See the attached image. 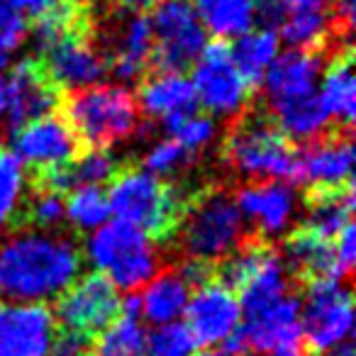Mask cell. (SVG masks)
<instances>
[{"mask_svg": "<svg viewBox=\"0 0 356 356\" xmlns=\"http://www.w3.org/2000/svg\"><path fill=\"white\" fill-rule=\"evenodd\" d=\"M83 254L71 237L25 229L0 242V300L47 305L81 278Z\"/></svg>", "mask_w": 356, "mask_h": 356, "instance_id": "obj_1", "label": "cell"}, {"mask_svg": "<svg viewBox=\"0 0 356 356\" xmlns=\"http://www.w3.org/2000/svg\"><path fill=\"white\" fill-rule=\"evenodd\" d=\"M105 195L115 220L132 225L152 239L171 237L186 208V198L176 186L163 184V178L152 176L144 168L118 171Z\"/></svg>", "mask_w": 356, "mask_h": 356, "instance_id": "obj_2", "label": "cell"}, {"mask_svg": "<svg viewBox=\"0 0 356 356\" xmlns=\"http://www.w3.org/2000/svg\"><path fill=\"white\" fill-rule=\"evenodd\" d=\"M81 254L95 273L105 276L122 293L142 291L159 273L161 264L154 239L120 220H108L100 229L90 232Z\"/></svg>", "mask_w": 356, "mask_h": 356, "instance_id": "obj_3", "label": "cell"}, {"mask_svg": "<svg viewBox=\"0 0 356 356\" xmlns=\"http://www.w3.org/2000/svg\"><path fill=\"white\" fill-rule=\"evenodd\" d=\"M244 227L247 222L234 203V195L222 188H208L186 203L176 229L188 259L213 266L242 244Z\"/></svg>", "mask_w": 356, "mask_h": 356, "instance_id": "obj_4", "label": "cell"}, {"mask_svg": "<svg viewBox=\"0 0 356 356\" xmlns=\"http://www.w3.org/2000/svg\"><path fill=\"white\" fill-rule=\"evenodd\" d=\"M66 120L81 144L108 149L132 137L139 127L137 98L124 86L98 83L76 90L66 100Z\"/></svg>", "mask_w": 356, "mask_h": 356, "instance_id": "obj_5", "label": "cell"}, {"mask_svg": "<svg viewBox=\"0 0 356 356\" xmlns=\"http://www.w3.org/2000/svg\"><path fill=\"white\" fill-rule=\"evenodd\" d=\"M225 161L249 181H296V149L268 118H244L225 139Z\"/></svg>", "mask_w": 356, "mask_h": 356, "instance_id": "obj_6", "label": "cell"}, {"mask_svg": "<svg viewBox=\"0 0 356 356\" xmlns=\"http://www.w3.org/2000/svg\"><path fill=\"white\" fill-rule=\"evenodd\" d=\"M302 341L315 354L349 344L354 332V298L341 281H310L300 300Z\"/></svg>", "mask_w": 356, "mask_h": 356, "instance_id": "obj_7", "label": "cell"}, {"mask_svg": "<svg viewBox=\"0 0 356 356\" xmlns=\"http://www.w3.org/2000/svg\"><path fill=\"white\" fill-rule=\"evenodd\" d=\"M188 79L193 86L195 103L213 120L239 118L252 100V86L234 66L229 44L220 40L205 47L193 64V76Z\"/></svg>", "mask_w": 356, "mask_h": 356, "instance_id": "obj_8", "label": "cell"}, {"mask_svg": "<svg viewBox=\"0 0 356 356\" xmlns=\"http://www.w3.org/2000/svg\"><path fill=\"white\" fill-rule=\"evenodd\" d=\"M149 22L154 35L152 64H156L159 71L184 74L208 47V32L200 25L191 0H161Z\"/></svg>", "mask_w": 356, "mask_h": 356, "instance_id": "obj_9", "label": "cell"}, {"mask_svg": "<svg viewBox=\"0 0 356 356\" xmlns=\"http://www.w3.org/2000/svg\"><path fill=\"white\" fill-rule=\"evenodd\" d=\"M40 56L42 71L56 86V90H86L103 83L105 74L110 71L105 51H100L90 40V25L61 35L47 49H42Z\"/></svg>", "mask_w": 356, "mask_h": 356, "instance_id": "obj_10", "label": "cell"}, {"mask_svg": "<svg viewBox=\"0 0 356 356\" xmlns=\"http://www.w3.org/2000/svg\"><path fill=\"white\" fill-rule=\"evenodd\" d=\"M186 330L203 349L222 346L242 327V305L232 288L220 278H208L191 291L186 307Z\"/></svg>", "mask_w": 356, "mask_h": 356, "instance_id": "obj_11", "label": "cell"}, {"mask_svg": "<svg viewBox=\"0 0 356 356\" xmlns=\"http://www.w3.org/2000/svg\"><path fill=\"white\" fill-rule=\"evenodd\" d=\"M259 20L291 49L317 51L337 30L330 0H261Z\"/></svg>", "mask_w": 356, "mask_h": 356, "instance_id": "obj_12", "label": "cell"}, {"mask_svg": "<svg viewBox=\"0 0 356 356\" xmlns=\"http://www.w3.org/2000/svg\"><path fill=\"white\" fill-rule=\"evenodd\" d=\"M120 305L122 296L118 288L100 273H88L56 298L54 320L64 330L83 337L100 334L120 317Z\"/></svg>", "mask_w": 356, "mask_h": 356, "instance_id": "obj_13", "label": "cell"}, {"mask_svg": "<svg viewBox=\"0 0 356 356\" xmlns=\"http://www.w3.org/2000/svg\"><path fill=\"white\" fill-rule=\"evenodd\" d=\"M15 156L22 166L35 168L37 173H49L64 168L81 154L83 144L79 142L64 115H44L40 120L22 124L15 129Z\"/></svg>", "mask_w": 356, "mask_h": 356, "instance_id": "obj_14", "label": "cell"}, {"mask_svg": "<svg viewBox=\"0 0 356 356\" xmlns=\"http://www.w3.org/2000/svg\"><path fill=\"white\" fill-rule=\"evenodd\" d=\"M234 203L244 222L261 234V242L291 232L298 215V193L286 181H252L237 191Z\"/></svg>", "mask_w": 356, "mask_h": 356, "instance_id": "obj_15", "label": "cell"}, {"mask_svg": "<svg viewBox=\"0 0 356 356\" xmlns=\"http://www.w3.org/2000/svg\"><path fill=\"white\" fill-rule=\"evenodd\" d=\"M354 144L346 134H322L296 152V181L305 184L310 193L337 191L351 184Z\"/></svg>", "mask_w": 356, "mask_h": 356, "instance_id": "obj_16", "label": "cell"}, {"mask_svg": "<svg viewBox=\"0 0 356 356\" xmlns=\"http://www.w3.org/2000/svg\"><path fill=\"white\" fill-rule=\"evenodd\" d=\"M54 334L56 320L47 305L0 300V356H49Z\"/></svg>", "mask_w": 356, "mask_h": 356, "instance_id": "obj_17", "label": "cell"}, {"mask_svg": "<svg viewBox=\"0 0 356 356\" xmlns=\"http://www.w3.org/2000/svg\"><path fill=\"white\" fill-rule=\"evenodd\" d=\"M322 71H325V61H322V56L317 51H281L261 81L264 98H266L268 108L315 95L322 79Z\"/></svg>", "mask_w": 356, "mask_h": 356, "instance_id": "obj_18", "label": "cell"}, {"mask_svg": "<svg viewBox=\"0 0 356 356\" xmlns=\"http://www.w3.org/2000/svg\"><path fill=\"white\" fill-rule=\"evenodd\" d=\"M244 344L249 351L266 356L273 349L293 341H302L300 332V300L298 296H286L281 300L264 305L259 310L244 312L239 327Z\"/></svg>", "mask_w": 356, "mask_h": 356, "instance_id": "obj_19", "label": "cell"}, {"mask_svg": "<svg viewBox=\"0 0 356 356\" xmlns=\"http://www.w3.org/2000/svg\"><path fill=\"white\" fill-rule=\"evenodd\" d=\"M8 81V113L6 120L13 127L51 115L59 105V90L47 79L35 59H25L6 74Z\"/></svg>", "mask_w": 356, "mask_h": 356, "instance_id": "obj_20", "label": "cell"}, {"mask_svg": "<svg viewBox=\"0 0 356 356\" xmlns=\"http://www.w3.org/2000/svg\"><path fill=\"white\" fill-rule=\"evenodd\" d=\"M108 69L120 81H137L147 74L154 59V35L147 15H127L115 25L110 49L105 54Z\"/></svg>", "mask_w": 356, "mask_h": 356, "instance_id": "obj_21", "label": "cell"}, {"mask_svg": "<svg viewBox=\"0 0 356 356\" xmlns=\"http://www.w3.org/2000/svg\"><path fill=\"white\" fill-rule=\"evenodd\" d=\"M137 108L147 118L159 120L166 127L173 120L193 113L198 103H195V93L188 76L176 74V71H156L139 86Z\"/></svg>", "mask_w": 356, "mask_h": 356, "instance_id": "obj_22", "label": "cell"}, {"mask_svg": "<svg viewBox=\"0 0 356 356\" xmlns=\"http://www.w3.org/2000/svg\"><path fill=\"white\" fill-rule=\"evenodd\" d=\"M288 271H296L310 281H346L349 273L341 268L334 252V239H322L307 229H293L283 247Z\"/></svg>", "mask_w": 356, "mask_h": 356, "instance_id": "obj_23", "label": "cell"}, {"mask_svg": "<svg viewBox=\"0 0 356 356\" xmlns=\"http://www.w3.org/2000/svg\"><path fill=\"white\" fill-rule=\"evenodd\" d=\"M191 291L193 288L181 276V271H159L142 288V293H137L139 317H144L154 327L173 325L186 315Z\"/></svg>", "mask_w": 356, "mask_h": 356, "instance_id": "obj_24", "label": "cell"}, {"mask_svg": "<svg viewBox=\"0 0 356 356\" xmlns=\"http://www.w3.org/2000/svg\"><path fill=\"white\" fill-rule=\"evenodd\" d=\"M115 176H118V159L108 149H88L64 168L42 173L40 188H49L64 195L76 188H103V184H110Z\"/></svg>", "mask_w": 356, "mask_h": 356, "instance_id": "obj_25", "label": "cell"}, {"mask_svg": "<svg viewBox=\"0 0 356 356\" xmlns=\"http://www.w3.org/2000/svg\"><path fill=\"white\" fill-rule=\"evenodd\" d=\"M322 108L327 110L330 120L349 127L356 115V76H354V54L351 47H344L332 56L327 71H322L320 86H317Z\"/></svg>", "mask_w": 356, "mask_h": 356, "instance_id": "obj_26", "label": "cell"}, {"mask_svg": "<svg viewBox=\"0 0 356 356\" xmlns=\"http://www.w3.org/2000/svg\"><path fill=\"white\" fill-rule=\"evenodd\" d=\"M193 10L205 32L222 40H237L259 20L261 0H193Z\"/></svg>", "mask_w": 356, "mask_h": 356, "instance_id": "obj_27", "label": "cell"}, {"mask_svg": "<svg viewBox=\"0 0 356 356\" xmlns=\"http://www.w3.org/2000/svg\"><path fill=\"white\" fill-rule=\"evenodd\" d=\"M271 110V122L276 124V129L288 139V142L307 144L320 139L330 127V115L322 108L320 95H307L300 100H291V103L276 105Z\"/></svg>", "mask_w": 356, "mask_h": 356, "instance_id": "obj_28", "label": "cell"}, {"mask_svg": "<svg viewBox=\"0 0 356 356\" xmlns=\"http://www.w3.org/2000/svg\"><path fill=\"white\" fill-rule=\"evenodd\" d=\"M351 213H354V186L351 184L337 191H315L307 198L302 229L322 239H334L346 225H351Z\"/></svg>", "mask_w": 356, "mask_h": 356, "instance_id": "obj_29", "label": "cell"}, {"mask_svg": "<svg viewBox=\"0 0 356 356\" xmlns=\"http://www.w3.org/2000/svg\"><path fill=\"white\" fill-rule=\"evenodd\" d=\"M229 54L239 74L254 88V86H261L266 71L281 54V40L268 27H252L242 37H237L234 44H229Z\"/></svg>", "mask_w": 356, "mask_h": 356, "instance_id": "obj_30", "label": "cell"}, {"mask_svg": "<svg viewBox=\"0 0 356 356\" xmlns=\"http://www.w3.org/2000/svg\"><path fill=\"white\" fill-rule=\"evenodd\" d=\"M27 195V173L13 152L0 149V232H6L22 215Z\"/></svg>", "mask_w": 356, "mask_h": 356, "instance_id": "obj_31", "label": "cell"}, {"mask_svg": "<svg viewBox=\"0 0 356 356\" xmlns=\"http://www.w3.org/2000/svg\"><path fill=\"white\" fill-rule=\"evenodd\" d=\"M147 330L137 317H122L105 327L90 346V356H144Z\"/></svg>", "mask_w": 356, "mask_h": 356, "instance_id": "obj_32", "label": "cell"}, {"mask_svg": "<svg viewBox=\"0 0 356 356\" xmlns=\"http://www.w3.org/2000/svg\"><path fill=\"white\" fill-rule=\"evenodd\" d=\"M66 220L81 232H95L110 220L108 195L103 188H76L64 198Z\"/></svg>", "mask_w": 356, "mask_h": 356, "instance_id": "obj_33", "label": "cell"}, {"mask_svg": "<svg viewBox=\"0 0 356 356\" xmlns=\"http://www.w3.org/2000/svg\"><path fill=\"white\" fill-rule=\"evenodd\" d=\"M166 129L173 142L181 144L191 156L205 152V149L215 142V137H218V124H215V120L205 113H198V110L168 122Z\"/></svg>", "mask_w": 356, "mask_h": 356, "instance_id": "obj_34", "label": "cell"}, {"mask_svg": "<svg viewBox=\"0 0 356 356\" xmlns=\"http://www.w3.org/2000/svg\"><path fill=\"white\" fill-rule=\"evenodd\" d=\"M195 351H198V344L181 322L154 327L152 332H147L144 356H193Z\"/></svg>", "mask_w": 356, "mask_h": 356, "instance_id": "obj_35", "label": "cell"}, {"mask_svg": "<svg viewBox=\"0 0 356 356\" xmlns=\"http://www.w3.org/2000/svg\"><path fill=\"white\" fill-rule=\"evenodd\" d=\"M191 159L193 156H191L181 144L168 137V139H159V142H154L152 147L147 149V154H144V159H142V168L147 173H152V176L163 178V176H173V173L184 171L191 163Z\"/></svg>", "mask_w": 356, "mask_h": 356, "instance_id": "obj_36", "label": "cell"}, {"mask_svg": "<svg viewBox=\"0 0 356 356\" xmlns=\"http://www.w3.org/2000/svg\"><path fill=\"white\" fill-rule=\"evenodd\" d=\"M27 35V17L17 10L13 0H0V59L10 61V56L25 44Z\"/></svg>", "mask_w": 356, "mask_h": 356, "instance_id": "obj_37", "label": "cell"}, {"mask_svg": "<svg viewBox=\"0 0 356 356\" xmlns=\"http://www.w3.org/2000/svg\"><path fill=\"white\" fill-rule=\"evenodd\" d=\"M25 215L40 232H51L56 225H61V220H66L64 195L49 188H40L30 203H25Z\"/></svg>", "mask_w": 356, "mask_h": 356, "instance_id": "obj_38", "label": "cell"}, {"mask_svg": "<svg viewBox=\"0 0 356 356\" xmlns=\"http://www.w3.org/2000/svg\"><path fill=\"white\" fill-rule=\"evenodd\" d=\"M49 356H90V339L79 332L64 330L61 334H54Z\"/></svg>", "mask_w": 356, "mask_h": 356, "instance_id": "obj_39", "label": "cell"}, {"mask_svg": "<svg viewBox=\"0 0 356 356\" xmlns=\"http://www.w3.org/2000/svg\"><path fill=\"white\" fill-rule=\"evenodd\" d=\"M334 252H337V259H339L341 268L346 273H351L354 268V261H356V232H354V222L346 225L339 234L334 237Z\"/></svg>", "mask_w": 356, "mask_h": 356, "instance_id": "obj_40", "label": "cell"}, {"mask_svg": "<svg viewBox=\"0 0 356 356\" xmlns=\"http://www.w3.org/2000/svg\"><path fill=\"white\" fill-rule=\"evenodd\" d=\"M332 15H334V27L349 35L356 17V0H332Z\"/></svg>", "mask_w": 356, "mask_h": 356, "instance_id": "obj_41", "label": "cell"}, {"mask_svg": "<svg viewBox=\"0 0 356 356\" xmlns=\"http://www.w3.org/2000/svg\"><path fill=\"white\" fill-rule=\"evenodd\" d=\"M13 3H15L17 10H20L25 17L27 15L42 17V15H47L54 6H59L61 0H13Z\"/></svg>", "mask_w": 356, "mask_h": 356, "instance_id": "obj_42", "label": "cell"}, {"mask_svg": "<svg viewBox=\"0 0 356 356\" xmlns=\"http://www.w3.org/2000/svg\"><path fill=\"white\" fill-rule=\"evenodd\" d=\"M161 0H118V6L122 8L127 15H144L147 10H154Z\"/></svg>", "mask_w": 356, "mask_h": 356, "instance_id": "obj_43", "label": "cell"}, {"mask_svg": "<svg viewBox=\"0 0 356 356\" xmlns=\"http://www.w3.org/2000/svg\"><path fill=\"white\" fill-rule=\"evenodd\" d=\"M8 113V81L6 74H0V118H6Z\"/></svg>", "mask_w": 356, "mask_h": 356, "instance_id": "obj_44", "label": "cell"}, {"mask_svg": "<svg viewBox=\"0 0 356 356\" xmlns=\"http://www.w3.org/2000/svg\"><path fill=\"white\" fill-rule=\"evenodd\" d=\"M325 356H356V354H354V346L344 344V346H339V349L330 351V354H325Z\"/></svg>", "mask_w": 356, "mask_h": 356, "instance_id": "obj_45", "label": "cell"}, {"mask_svg": "<svg viewBox=\"0 0 356 356\" xmlns=\"http://www.w3.org/2000/svg\"><path fill=\"white\" fill-rule=\"evenodd\" d=\"M193 356H225V354L218 349H200V351H195Z\"/></svg>", "mask_w": 356, "mask_h": 356, "instance_id": "obj_46", "label": "cell"}, {"mask_svg": "<svg viewBox=\"0 0 356 356\" xmlns=\"http://www.w3.org/2000/svg\"><path fill=\"white\" fill-rule=\"evenodd\" d=\"M0 144H3V132H0Z\"/></svg>", "mask_w": 356, "mask_h": 356, "instance_id": "obj_47", "label": "cell"}]
</instances>
